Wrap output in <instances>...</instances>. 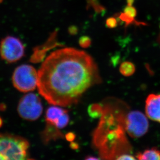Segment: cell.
I'll return each instance as SVG.
<instances>
[{"mask_svg": "<svg viewBox=\"0 0 160 160\" xmlns=\"http://www.w3.org/2000/svg\"><path fill=\"white\" fill-rule=\"evenodd\" d=\"M62 136L63 135L60 132L59 129H58L53 125L48 123H47L44 131L42 132V139L44 140V142L46 143L52 139L62 138Z\"/></svg>", "mask_w": 160, "mask_h": 160, "instance_id": "obj_10", "label": "cell"}, {"mask_svg": "<svg viewBox=\"0 0 160 160\" xmlns=\"http://www.w3.org/2000/svg\"><path fill=\"white\" fill-rule=\"evenodd\" d=\"M70 147H71V148L72 149H77L78 148L79 146L77 143L72 142H71V144H70Z\"/></svg>", "mask_w": 160, "mask_h": 160, "instance_id": "obj_19", "label": "cell"}, {"mask_svg": "<svg viewBox=\"0 0 160 160\" xmlns=\"http://www.w3.org/2000/svg\"><path fill=\"white\" fill-rule=\"evenodd\" d=\"M106 26L109 28H115L117 26V21L115 18L110 17L106 20Z\"/></svg>", "mask_w": 160, "mask_h": 160, "instance_id": "obj_16", "label": "cell"}, {"mask_svg": "<svg viewBox=\"0 0 160 160\" xmlns=\"http://www.w3.org/2000/svg\"><path fill=\"white\" fill-rule=\"evenodd\" d=\"M116 159L118 160H135L136 158L130 154L125 153V154H121L120 156H119Z\"/></svg>", "mask_w": 160, "mask_h": 160, "instance_id": "obj_17", "label": "cell"}, {"mask_svg": "<svg viewBox=\"0 0 160 160\" xmlns=\"http://www.w3.org/2000/svg\"><path fill=\"white\" fill-rule=\"evenodd\" d=\"M3 120H2V119L1 117H0V128H1L2 126V125H3Z\"/></svg>", "mask_w": 160, "mask_h": 160, "instance_id": "obj_23", "label": "cell"}, {"mask_svg": "<svg viewBox=\"0 0 160 160\" xmlns=\"http://www.w3.org/2000/svg\"><path fill=\"white\" fill-rule=\"evenodd\" d=\"M136 157L138 160H160V150L156 148L146 150L143 152L138 153Z\"/></svg>", "mask_w": 160, "mask_h": 160, "instance_id": "obj_11", "label": "cell"}, {"mask_svg": "<svg viewBox=\"0 0 160 160\" xmlns=\"http://www.w3.org/2000/svg\"><path fill=\"white\" fill-rule=\"evenodd\" d=\"M42 105L39 97L35 94H27L20 100L17 111L21 118L28 121H35L42 112Z\"/></svg>", "mask_w": 160, "mask_h": 160, "instance_id": "obj_5", "label": "cell"}, {"mask_svg": "<svg viewBox=\"0 0 160 160\" xmlns=\"http://www.w3.org/2000/svg\"><path fill=\"white\" fill-rule=\"evenodd\" d=\"M149 123L143 113L139 111L129 112L125 118V130L130 136L138 138L148 131Z\"/></svg>", "mask_w": 160, "mask_h": 160, "instance_id": "obj_7", "label": "cell"}, {"mask_svg": "<svg viewBox=\"0 0 160 160\" xmlns=\"http://www.w3.org/2000/svg\"><path fill=\"white\" fill-rule=\"evenodd\" d=\"M39 93L50 104L67 107L100 82L95 62L84 51L72 48L56 50L46 58L38 71Z\"/></svg>", "mask_w": 160, "mask_h": 160, "instance_id": "obj_1", "label": "cell"}, {"mask_svg": "<svg viewBox=\"0 0 160 160\" xmlns=\"http://www.w3.org/2000/svg\"><path fill=\"white\" fill-rule=\"evenodd\" d=\"M5 108H6V106L4 104H2L0 105V110H5Z\"/></svg>", "mask_w": 160, "mask_h": 160, "instance_id": "obj_22", "label": "cell"}, {"mask_svg": "<svg viewBox=\"0 0 160 160\" xmlns=\"http://www.w3.org/2000/svg\"><path fill=\"white\" fill-rule=\"evenodd\" d=\"M104 107L99 104H93L88 107V112L89 116L92 118L101 117L103 115Z\"/></svg>", "mask_w": 160, "mask_h": 160, "instance_id": "obj_12", "label": "cell"}, {"mask_svg": "<svg viewBox=\"0 0 160 160\" xmlns=\"http://www.w3.org/2000/svg\"><path fill=\"white\" fill-rule=\"evenodd\" d=\"M124 14L128 17L134 19L137 15V11L132 5H128L124 9Z\"/></svg>", "mask_w": 160, "mask_h": 160, "instance_id": "obj_14", "label": "cell"}, {"mask_svg": "<svg viewBox=\"0 0 160 160\" xmlns=\"http://www.w3.org/2000/svg\"><path fill=\"white\" fill-rule=\"evenodd\" d=\"M98 158L93 157H90V156H89V157H88L86 158V160H98Z\"/></svg>", "mask_w": 160, "mask_h": 160, "instance_id": "obj_20", "label": "cell"}, {"mask_svg": "<svg viewBox=\"0 0 160 160\" xmlns=\"http://www.w3.org/2000/svg\"><path fill=\"white\" fill-rule=\"evenodd\" d=\"M2 0H0V2Z\"/></svg>", "mask_w": 160, "mask_h": 160, "instance_id": "obj_24", "label": "cell"}, {"mask_svg": "<svg viewBox=\"0 0 160 160\" xmlns=\"http://www.w3.org/2000/svg\"><path fill=\"white\" fill-rule=\"evenodd\" d=\"M25 47L18 38L6 36L0 42V56L8 63H14L24 56Z\"/></svg>", "mask_w": 160, "mask_h": 160, "instance_id": "obj_6", "label": "cell"}, {"mask_svg": "<svg viewBox=\"0 0 160 160\" xmlns=\"http://www.w3.org/2000/svg\"><path fill=\"white\" fill-rule=\"evenodd\" d=\"M134 2V0H127L128 5H132Z\"/></svg>", "mask_w": 160, "mask_h": 160, "instance_id": "obj_21", "label": "cell"}, {"mask_svg": "<svg viewBox=\"0 0 160 160\" xmlns=\"http://www.w3.org/2000/svg\"><path fill=\"white\" fill-rule=\"evenodd\" d=\"M135 71V67L132 63L128 61L123 62L120 67V72L126 77L132 75Z\"/></svg>", "mask_w": 160, "mask_h": 160, "instance_id": "obj_13", "label": "cell"}, {"mask_svg": "<svg viewBox=\"0 0 160 160\" xmlns=\"http://www.w3.org/2000/svg\"><path fill=\"white\" fill-rule=\"evenodd\" d=\"M75 134L72 132H68L65 135V138H66L67 141L70 142H73L75 139Z\"/></svg>", "mask_w": 160, "mask_h": 160, "instance_id": "obj_18", "label": "cell"}, {"mask_svg": "<svg viewBox=\"0 0 160 160\" xmlns=\"http://www.w3.org/2000/svg\"><path fill=\"white\" fill-rule=\"evenodd\" d=\"M79 44L83 48H87L91 45V40L90 38L87 36H82L79 40Z\"/></svg>", "mask_w": 160, "mask_h": 160, "instance_id": "obj_15", "label": "cell"}, {"mask_svg": "<svg viewBox=\"0 0 160 160\" xmlns=\"http://www.w3.org/2000/svg\"><path fill=\"white\" fill-rule=\"evenodd\" d=\"M38 71L33 67L23 64L17 67L12 76V84L22 92H29L38 87Z\"/></svg>", "mask_w": 160, "mask_h": 160, "instance_id": "obj_4", "label": "cell"}, {"mask_svg": "<svg viewBox=\"0 0 160 160\" xmlns=\"http://www.w3.org/2000/svg\"><path fill=\"white\" fill-rule=\"evenodd\" d=\"M125 118L119 110L109 106L104 108L93 138V144L102 159H117L130 149L124 133Z\"/></svg>", "mask_w": 160, "mask_h": 160, "instance_id": "obj_2", "label": "cell"}, {"mask_svg": "<svg viewBox=\"0 0 160 160\" xmlns=\"http://www.w3.org/2000/svg\"><path fill=\"white\" fill-rule=\"evenodd\" d=\"M145 109L150 119L160 123V94H150L146 101Z\"/></svg>", "mask_w": 160, "mask_h": 160, "instance_id": "obj_9", "label": "cell"}, {"mask_svg": "<svg viewBox=\"0 0 160 160\" xmlns=\"http://www.w3.org/2000/svg\"><path fill=\"white\" fill-rule=\"evenodd\" d=\"M46 121L58 129L61 130L67 127L70 121V117L66 109L58 106H51L46 112Z\"/></svg>", "mask_w": 160, "mask_h": 160, "instance_id": "obj_8", "label": "cell"}, {"mask_svg": "<svg viewBox=\"0 0 160 160\" xmlns=\"http://www.w3.org/2000/svg\"><path fill=\"white\" fill-rule=\"evenodd\" d=\"M28 141L21 136L0 133V160L28 159Z\"/></svg>", "mask_w": 160, "mask_h": 160, "instance_id": "obj_3", "label": "cell"}]
</instances>
